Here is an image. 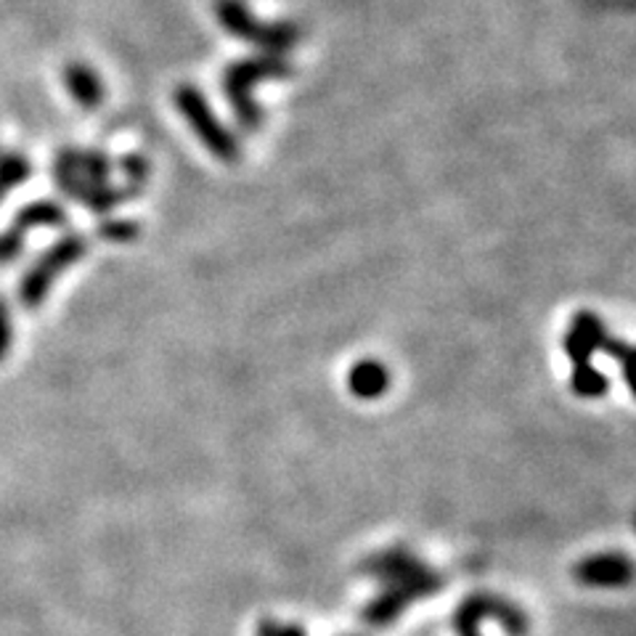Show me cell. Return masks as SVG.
I'll return each mask as SVG.
<instances>
[{"instance_id":"1","label":"cell","mask_w":636,"mask_h":636,"mask_svg":"<svg viewBox=\"0 0 636 636\" xmlns=\"http://www.w3.org/2000/svg\"><path fill=\"white\" fill-rule=\"evenodd\" d=\"M284 78H293V64L284 57H276V53H257V57L239 59V62L226 66V72H223V93H226L228 104H232L239 127L253 133L263 125V110L253 96L255 85L263 83V80Z\"/></svg>"},{"instance_id":"2","label":"cell","mask_w":636,"mask_h":636,"mask_svg":"<svg viewBox=\"0 0 636 636\" xmlns=\"http://www.w3.org/2000/svg\"><path fill=\"white\" fill-rule=\"evenodd\" d=\"M215 17H218L220 27L228 35L247 40V43L257 45L263 53H276V57L293 51L302 35L300 27L289 22V19L274 24L257 22L245 0H218L215 3Z\"/></svg>"},{"instance_id":"3","label":"cell","mask_w":636,"mask_h":636,"mask_svg":"<svg viewBox=\"0 0 636 636\" xmlns=\"http://www.w3.org/2000/svg\"><path fill=\"white\" fill-rule=\"evenodd\" d=\"M88 253V242L80 234H66L59 242L45 249L43 255L27 268L17 287V300L19 306L27 310H35L49 300V293L53 281L59 279V274H64L66 268H72Z\"/></svg>"},{"instance_id":"4","label":"cell","mask_w":636,"mask_h":636,"mask_svg":"<svg viewBox=\"0 0 636 636\" xmlns=\"http://www.w3.org/2000/svg\"><path fill=\"white\" fill-rule=\"evenodd\" d=\"M175 106L184 114V120L192 127L196 139L205 144V148L220 162H239L242 160V144L239 139L220 123L218 114L207 104L205 93L194 85H178L175 88Z\"/></svg>"},{"instance_id":"5","label":"cell","mask_w":636,"mask_h":636,"mask_svg":"<svg viewBox=\"0 0 636 636\" xmlns=\"http://www.w3.org/2000/svg\"><path fill=\"white\" fill-rule=\"evenodd\" d=\"M367 573L375 575V578L390 581V584H396L398 588H406L411 597L430 594L432 588H438V584H441L435 573L428 571L417 557H411V554L403 550H390L367 560Z\"/></svg>"},{"instance_id":"6","label":"cell","mask_w":636,"mask_h":636,"mask_svg":"<svg viewBox=\"0 0 636 636\" xmlns=\"http://www.w3.org/2000/svg\"><path fill=\"white\" fill-rule=\"evenodd\" d=\"M57 186L59 192L66 194L74 202H80V205H85L88 209H93L96 215L110 213V209L123 205V202L139 196V188L133 186L114 188L110 184H96V181L78 178V175H72V178H59Z\"/></svg>"},{"instance_id":"7","label":"cell","mask_w":636,"mask_h":636,"mask_svg":"<svg viewBox=\"0 0 636 636\" xmlns=\"http://www.w3.org/2000/svg\"><path fill=\"white\" fill-rule=\"evenodd\" d=\"M605 337H607L605 324H602V318L597 314H592V310H581V314H575L563 340V348H565L567 358L573 361V367L575 363L592 361V356L602 348Z\"/></svg>"},{"instance_id":"8","label":"cell","mask_w":636,"mask_h":636,"mask_svg":"<svg viewBox=\"0 0 636 636\" xmlns=\"http://www.w3.org/2000/svg\"><path fill=\"white\" fill-rule=\"evenodd\" d=\"M575 578L586 586H626L632 581V560L624 554H597L575 567Z\"/></svg>"},{"instance_id":"9","label":"cell","mask_w":636,"mask_h":636,"mask_svg":"<svg viewBox=\"0 0 636 636\" xmlns=\"http://www.w3.org/2000/svg\"><path fill=\"white\" fill-rule=\"evenodd\" d=\"M64 85L80 110L96 112L104 104V83H101L99 72L85 62H70L64 66Z\"/></svg>"},{"instance_id":"10","label":"cell","mask_w":636,"mask_h":636,"mask_svg":"<svg viewBox=\"0 0 636 636\" xmlns=\"http://www.w3.org/2000/svg\"><path fill=\"white\" fill-rule=\"evenodd\" d=\"M348 388L361 401H375L390 390V369L377 358H363L348 375Z\"/></svg>"},{"instance_id":"11","label":"cell","mask_w":636,"mask_h":636,"mask_svg":"<svg viewBox=\"0 0 636 636\" xmlns=\"http://www.w3.org/2000/svg\"><path fill=\"white\" fill-rule=\"evenodd\" d=\"M13 226L19 232H30V228H59L66 226V209L53 199L32 202L13 215Z\"/></svg>"},{"instance_id":"12","label":"cell","mask_w":636,"mask_h":636,"mask_svg":"<svg viewBox=\"0 0 636 636\" xmlns=\"http://www.w3.org/2000/svg\"><path fill=\"white\" fill-rule=\"evenodd\" d=\"M571 388L575 396L581 398H602L611 390V380H607V375H602L599 369H594L592 363H575Z\"/></svg>"},{"instance_id":"13","label":"cell","mask_w":636,"mask_h":636,"mask_svg":"<svg viewBox=\"0 0 636 636\" xmlns=\"http://www.w3.org/2000/svg\"><path fill=\"white\" fill-rule=\"evenodd\" d=\"M30 175H32V165L24 154L0 152V188H3L6 194H9L11 188L27 184Z\"/></svg>"},{"instance_id":"14","label":"cell","mask_w":636,"mask_h":636,"mask_svg":"<svg viewBox=\"0 0 636 636\" xmlns=\"http://www.w3.org/2000/svg\"><path fill=\"white\" fill-rule=\"evenodd\" d=\"M599 350L602 353L613 356L615 361L624 367V380H626L628 388L634 390V350H632V345L618 340V337H605V342H602Z\"/></svg>"},{"instance_id":"15","label":"cell","mask_w":636,"mask_h":636,"mask_svg":"<svg viewBox=\"0 0 636 636\" xmlns=\"http://www.w3.org/2000/svg\"><path fill=\"white\" fill-rule=\"evenodd\" d=\"M139 234H141L139 223L127 220V218H112V220L101 223V226H99L101 239L117 242V245H125V242L139 239Z\"/></svg>"},{"instance_id":"16","label":"cell","mask_w":636,"mask_h":636,"mask_svg":"<svg viewBox=\"0 0 636 636\" xmlns=\"http://www.w3.org/2000/svg\"><path fill=\"white\" fill-rule=\"evenodd\" d=\"M120 171H123V175L127 178V186L139 188L141 192V186H144L148 181V173H152V167H148L144 154H125V157L120 160Z\"/></svg>"},{"instance_id":"17","label":"cell","mask_w":636,"mask_h":636,"mask_svg":"<svg viewBox=\"0 0 636 636\" xmlns=\"http://www.w3.org/2000/svg\"><path fill=\"white\" fill-rule=\"evenodd\" d=\"M24 249V232H19L17 226H11L9 232L0 234V268L11 266Z\"/></svg>"},{"instance_id":"18","label":"cell","mask_w":636,"mask_h":636,"mask_svg":"<svg viewBox=\"0 0 636 636\" xmlns=\"http://www.w3.org/2000/svg\"><path fill=\"white\" fill-rule=\"evenodd\" d=\"M13 340V327H11V308L6 302V297L0 295V361L9 356Z\"/></svg>"},{"instance_id":"19","label":"cell","mask_w":636,"mask_h":636,"mask_svg":"<svg viewBox=\"0 0 636 636\" xmlns=\"http://www.w3.org/2000/svg\"><path fill=\"white\" fill-rule=\"evenodd\" d=\"M3 199H6V192H3V188H0V202H3Z\"/></svg>"}]
</instances>
